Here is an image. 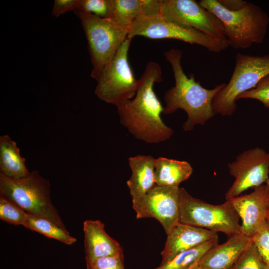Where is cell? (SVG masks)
<instances>
[{
    "mask_svg": "<svg viewBox=\"0 0 269 269\" xmlns=\"http://www.w3.org/2000/svg\"><path fill=\"white\" fill-rule=\"evenodd\" d=\"M23 226L45 237L57 240L68 245H71L77 241L66 229L42 217L27 214Z\"/></svg>",
    "mask_w": 269,
    "mask_h": 269,
    "instance_id": "obj_20",
    "label": "cell"
},
{
    "mask_svg": "<svg viewBox=\"0 0 269 269\" xmlns=\"http://www.w3.org/2000/svg\"><path fill=\"white\" fill-rule=\"evenodd\" d=\"M161 14L180 25L226 40L221 21L194 0H162Z\"/></svg>",
    "mask_w": 269,
    "mask_h": 269,
    "instance_id": "obj_10",
    "label": "cell"
},
{
    "mask_svg": "<svg viewBox=\"0 0 269 269\" xmlns=\"http://www.w3.org/2000/svg\"><path fill=\"white\" fill-rule=\"evenodd\" d=\"M113 6V0H79V5L76 10L102 18L110 19Z\"/></svg>",
    "mask_w": 269,
    "mask_h": 269,
    "instance_id": "obj_24",
    "label": "cell"
},
{
    "mask_svg": "<svg viewBox=\"0 0 269 269\" xmlns=\"http://www.w3.org/2000/svg\"><path fill=\"white\" fill-rule=\"evenodd\" d=\"M232 269H269L252 242L243 252Z\"/></svg>",
    "mask_w": 269,
    "mask_h": 269,
    "instance_id": "obj_23",
    "label": "cell"
},
{
    "mask_svg": "<svg viewBox=\"0 0 269 269\" xmlns=\"http://www.w3.org/2000/svg\"><path fill=\"white\" fill-rule=\"evenodd\" d=\"M141 36L150 39H174L195 44L218 53L227 49V40L207 35L197 29L174 22L162 15L141 16L131 25L128 38Z\"/></svg>",
    "mask_w": 269,
    "mask_h": 269,
    "instance_id": "obj_8",
    "label": "cell"
},
{
    "mask_svg": "<svg viewBox=\"0 0 269 269\" xmlns=\"http://www.w3.org/2000/svg\"><path fill=\"white\" fill-rule=\"evenodd\" d=\"M79 4V0H55L52 14L57 17L68 11H75Z\"/></svg>",
    "mask_w": 269,
    "mask_h": 269,
    "instance_id": "obj_29",
    "label": "cell"
},
{
    "mask_svg": "<svg viewBox=\"0 0 269 269\" xmlns=\"http://www.w3.org/2000/svg\"><path fill=\"white\" fill-rule=\"evenodd\" d=\"M180 223L230 236L242 234L240 218L230 200L212 205L192 197L180 188Z\"/></svg>",
    "mask_w": 269,
    "mask_h": 269,
    "instance_id": "obj_7",
    "label": "cell"
},
{
    "mask_svg": "<svg viewBox=\"0 0 269 269\" xmlns=\"http://www.w3.org/2000/svg\"><path fill=\"white\" fill-rule=\"evenodd\" d=\"M100 220H87L83 223L86 263L106 257L123 255L120 244L105 231Z\"/></svg>",
    "mask_w": 269,
    "mask_h": 269,
    "instance_id": "obj_16",
    "label": "cell"
},
{
    "mask_svg": "<svg viewBox=\"0 0 269 269\" xmlns=\"http://www.w3.org/2000/svg\"><path fill=\"white\" fill-rule=\"evenodd\" d=\"M269 74V55L253 56L238 53L230 80L213 99L215 114L232 115L236 110L238 97L255 87Z\"/></svg>",
    "mask_w": 269,
    "mask_h": 269,
    "instance_id": "obj_5",
    "label": "cell"
},
{
    "mask_svg": "<svg viewBox=\"0 0 269 269\" xmlns=\"http://www.w3.org/2000/svg\"><path fill=\"white\" fill-rule=\"evenodd\" d=\"M132 39L127 38L125 40L97 80L95 95L101 100L116 107L133 99L136 92L137 80L128 60Z\"/></svg>",
    "mask_w": 269,
    "mask_h": 269,
    "instance_id": "obj_9",
    "label": "cell"
},
{
    "mask_svg": "<svg viewBox=\"0 0 269 269\" xmlns=\"http://www.w3.org/2000/svg\"><path fill=\"white\" fill-rule=\"evenodd\" d=\"M86 269H125L124 255L99 258L86 263Z\"/></svg>",
    "mask_w": 269,
    "mask_h": 269,
    "instance_id": "obj_28",
    "label": "cell"
},
{
    "mask_svg": "<svg viewBox=\"0 0 269 269\" xmlns=\"http://www.w3.org/2000/svg\"><path fill=\"white\" fill-rule=\"evenodd\" d=\"M0 196L14 203L27 214L47 218L66 229L51 201L49 181L36 170L19 179L0 174Z\"/></svg>",
    "mask_w": 269,
    "mask_h": 269,
    "instance_id": "obj_4",
    "label": "cell"
},
{
    "mask_svg": "<svg viewBox=\"0 0 269 269\" xmlns=\"http://www.w3.org/2000/svg\"><path fill=\"white\" fill-rule=\"evenodd\" d=\"M87 41L92 64L91 76L98 79L105 66L128 38V32L111 19L75 10Z\"/></svg>",
    "mask_w": 269,
    "mask_h": 269,
    "instance_id": "obj_6",
    "label": "cell"
},
{
    "mask_svg": "<svg viewBox=\"0 0 269 269\" xmlns=\"http://www.w3.org/2000/svg\"><path fill=\"white\" fill-rule=\"evenodd\" d=\"M229 200L242 220V234L252 238L266 221L269 205L268 185L263 184L249 194Z\"/></svg>",
    "mask_w": 269,
    "mask_h": 269,
    "instance_id": "obj_13",
    "label": "cell"
},
{
    "mask_svg": "<svg viewBox=\"0 0 269 269\" xmlns=\"http://www.w3.org/2000/svg\"><path fill=\"white\" fill-rule=\"evenodd\" d=\"M266 221L269 224V205L268 208L267 214L266 216Z\"/></svg>",
    "mask_w": 269,
    "mask_h": 269,
    "instance_id": "obj_32",
    "label": "cell"
},
{
    "mask_svg": "<svg viewBox=\"0 0 269 269\" xmlns=\"http://www.w3.org/2000/svg\"><path fill=\"white\" fill-rule=\"evenodd\" d=\"M167 236L164 249L161 253L160 265L168 263L183 252L218 239L215 232L180 222L173 227Z\"/></svg>",
    "mask_w": 269,
    "mask_h": 269,
    "instance_id": "obj_14",
    "label": "cell"
},
{
    "mask_svg": "<svg viewBox=\"0 0 269 269\" xmlns=\"http://www.w3.org/2000/svg\"><path fill=\"white\" fill-rule=\"evenodd\" d=\"M25 160L20 155L15 141L8 135L0 136V174L13 179L28 176L30 172L26 166Z\"/></svg>",
    "mask_w": 269,
    "mask_h": 269,
    "instance_id": "obj_19",
    "label": "cell"
},
{
    "mask_svg": "<svg viewBox=\"0 0 269 269\" xmlns=\"http://www.w3.org/2000/svg\"><path fill=\"white\" fill-rule=\"evenodd\" d=\"M155 160L150 155L138 154L128 158L132 175L127 181L133 204L137 202L155 185Z\"/></svg>",
    "mask_w": 269,
    "mask_h": 269,
    "instance_id": "obj_17",
    "label": "cell"
},
{
    "mask_svg": "<svg viewBox=\"0 0 269 269\" xmlns=\"http://www.w3.org/2000/svg\"><path fill=\"white\" fill-rule=\"evenodd\" d=\"M240 99H252L262 102L269 108V74L262 78L255 87L240 95Z\"/></svg>",
    "mask_w": 269,
    "mask_h": 269,
    "instance_id": "obj_26",
    "label": "cell"
},
{
    "mask_svg": "<svg viewBox=\"0 0 269 269\" xmlns=\"http://www.w3.org/2000/svg\"><path fill=\"white\" fill-rule=\"evenodd\" d=\"M228 167L235 180L226 194L227 200L238 196L250 188H255L266 183L269 178V152L258 147L246 150Z\"/></svg>",
    "mask_w": 269,
    "mask_h": 269,
    "instance_id": "obj_11",
    "label": "cell"
},
{
    "mask_svg": "<svg viewBox=\"0 0 269 269\" xmlns=\"http://www.w3.org/2000/svg\"><path fill=\"white\" fill-rule=\"evenodd\" d=\"M162 81L159 64L154 61L148 62L137 80L134 97L117 106L120 123L136 139L146 143L163 142L174 133L162 120L160 115L163 107L153 90L154 84Z\"/></svg>",
    "mask_w": 269,
    "mask_h": 269,
    "instance_id": "obj_1",
    "label": "cell"
},
{
    "mask_svg": "<svg viewBox=\"0 0 269 269\" xmlns=\"http://www.w3.org/2000/svg\"><path fill=\"white\" fill-rule=\"evenodd\" d=\"M266 183L268 185V186L269 187V178L268 179V180H267V181L266 182Z\"/></svg>",
    "mask_w": 269,
    "mask_h": 269,
    "instance_id": "obj_33",
    "label": "cell"
},
{
    "mask_svg": "<svg viewBox=\"0 0 269 269\" xmlns=\"http://www.w3.org/2000/svg\"><path fill=\"white\" fill-rule=\"evenodd\" d=\"M218 242V239L213 240L183 252L154 269H194L203 256Z\"/></svg>",
    "mask_w": 269,
    "mask_h": 269,
    "instance_id": "obj_21",
    "label": "cell"
},
{
    "mask_svg": "<svg viewBox=\"0 0 269 269\" xmlns=\"http://www.w3.org/2000/svg\"><path fill=\"white\" fill-rule=\"evenodd\" d=\"M142 16H151L160 14L162 0H141Z\"/></svg>",
    "mask_w": 269,
    "mask_h": 269,
    "instance_id": "obj_30",
    "label": "cell"
},
{
    "mask_svg": "<svg viewBox=\"0 0 269 269\" xmlns=\"http://www.w3.org/2000/svg\"><path fill=\"white\" fill-rule=\"evenodd\" d=\"M142 16L141 0H113L110 19L128 32L133 22Z\"/></svg>",
    "mask_w": 269,
    "mask_h": 269,
    "instance_id": "obj_22",
    "label": "cell"
},
{
    "mask_svg": "<svg viewBox=\"0 0 269 269\" xmlns=\"http://www.w3.org/2000/svg\"><path fill=\"white\" fill-rule=\"evenodd\" d=\"M220 3L230 11H238L243 8L247 1L242 0H218Z\"/></svg>",
    "mask_w": 269,
    "mask_h": 269,
    "instance_id": "obj_31",
    "label": "cell"
},
{
    "mask_svg": "<svg viewBox=\"0 0 269 269\" xmlns=\"http://www.w3.org/2000/svg\"><path fill=\"white\" fill-rule=\"evenodd\" d=\"M133 207L136 218L156 219L168 234L179 222L180 188L155 185Z\"/></svg>",
    "mask_w": 269,
    "mask_h": 269,
    "instance_id": "obj_12",
    "label": "cell"
},
{
    "mask_svg": "<svg viewBox=\"0 0 269 269\" xmlns=\"http://www.w3.org/2000/svg\"><path fill=\"white\" fill-rule=\"evenodd\" d=\"M193 168L186 161L159 157L155 160V181L160 186L178 187L191 175Z\"/></svg>",
    "mask_w": 269,
    "mask_h": 269,
    "instance_id": "obj_18",
    "label": "cell"
},
{
    "mask_svg": "<svg viewBox=\"0 0 269 269\" xmlns=\"http://www.w3.org/2000/svg\"><path fill=\"white\" fill-rule=\"evenodd\" d=\"M27 213L17 205L0 196V219L15 225H23Z\"/></svg>",
    "mask_w": 269,
    "mask_h": 269,
    "instance_id": "obj_25",
    "label": "cell"
},
{
    "mask_svg": "<svg viewBox=\"0 0 269 269\" xmlns=\"http://www.w3.org/2000/svg\"><path fill=\"white\" fill-rule=\"evenodd\" d=\"M164 55L171 66L175 85L164 94L163 114H171L179 109L184 110L187 114V120L182 125L185 131L192 130L196 125H204L215 115L213 99L226 84L218 85L212 89H205L195 80L193 74L188 77L184 73L181 64L182 51L180 49L171 48Z\"/></svg>",
    "mask_w": 269,
    "mask_h": 269,
    "instance_id": "obj_2",
    "label": "cell"
},
{
    "mask_svg": "<svg viewBox=\"0 0 269 269\" xmlns=\"http://www.w3.org/2000/svg\"><path fill=\"white\" fill-rule=\"evenodd\" d=\"M251 242V238L243 234L231 236L224 243L211 248L194 269H232Z\"/></svg>",
    "mask_w": 269,
    "mask_h": 269,
    "instance_id": "obj_15",
    "label": "cell"
},
{
    "mask_svg": "<svg viewBox=\"0 0 269 269\" xmlns=\"http://www.w3.org/2000/svg\"><path fill=\"white\" fill-rule=\"evenodd\" d=\"M251 239L264 261L269 265V224L267 221Z\"/></svg>",
    "mask_w": 269,
    "mask_h": 269,
    "instance_id": "obj_27",
    "label": "cell"
},
{
    "mask_svg": "<svg viewBox=\"0 0 269 269\" xmlns=\"http://www.w3.org/2000/svg\"><path fill=\"white\" fill-rule=\"evenodd\" d=\"M199 2L221 21L229 46L236 49H245L263 41L269 18L259 6L248 2L241 9L230 11L218 0Z\"/></svg>",
    "mask_w": 269,
    "mask_h": 269,
    "instance_id": "obj_3",
    "label": "cell"
}]
</instances>
